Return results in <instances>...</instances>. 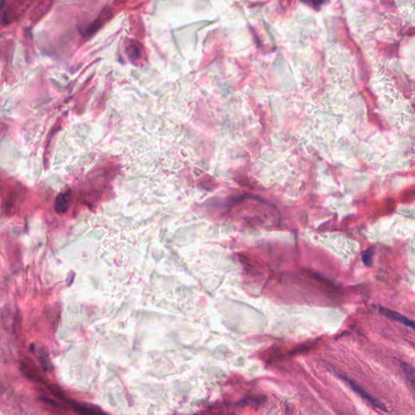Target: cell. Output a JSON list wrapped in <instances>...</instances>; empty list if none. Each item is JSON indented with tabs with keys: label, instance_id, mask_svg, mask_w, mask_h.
<instances>
[{
	"label": "cell",
	"instance_id": "cell-2",
	"mask_svg": "<svg viewBox=\"0 0 415 415\" xmlns=\"http://www.w3.org/2000/svg\"><path fill=\"white\" fill-rule=\"evenodd\" d=\"M72 201V192L71 191L63 192L58 195L54 202V209L58 213H64L68 211Z\"/></svg>",
	"mask_w": 415,
	"mask_h": 415
},
{
	"label": "cell",
	"instance_id": "cell-5",
	"mask_svg": "<svg viewBox=\"0 0 415 415\" xmlns=\"http://www.w3.org/2000/svg\"><path fill=\"white\" fill-rule=\"evenodd\" d=\"M373 253H374V251H373V249H368V250H366L365 252L363 254V261L367 266H370L371 264H372Z\"/></svg>",
	"mask_w": 415,
	"mask_h": 415
},
{
	"label": "cell",
	"instance_id": "cell-1",
	"mask_svg": "<svg viewBox=\"0 0 415 415\" xmlns=\"http://www.w3.org/2000/svg\"><path fill=\"white\" fill-rule=\"evenodd\" d=\"M339 375L342 378L343 380H345V381L349 384L350 388H352L353 390H354L355 393L360 395V396L363 397V399H365L367 402H369L371 405H373V406L376 407V408L379 409V410H381V411H386L385 407H384V405L382 404L381 402L378 401L376 398H374V397H373L372 395L367 393V392H366L363 388H361L359 384H357V383L352 381L351 379H348V378L344 376V375H341V374H339Z\"/></svg>",
	"mask_w": 415,
	"mask_h": 415
},
{
	"label": "cell",
	"instance_id": "cell-3",
	"mask_svg": "<svg viewBox=\"0 0 415 415\" xmlns=\"http://www.w3.org/2000/svg\"><path fill=\"white\" fill-rule=\"evenodd\" d=\"M380 311H381V313L383 315L387 316L388 318L393 320V321H398V322L402 323V324L406 325V326L415 329V323H414V321L409 320V319L406 318V317L402 316L401 314L397 313V312H395L393 311H391V310L383 308V307L380 308Z\"/></svg>",
	"mask_w": 415,
	"mask_h": 415
},
{
	"label": "cell",
	"instance_id": "cell-4",
	"mask_svg": "<svg viewBox=\"0 0 415 415\" xmlns=\"http://www.w3.org/2000/svg\"><path fill=\"white\" fill-rule=\"evenodd\" d=\"M401 367H402L403 373H404L405 375H406V378L408 379V381L410 382V384H411V386H412V388H415V368H414L412 366L408 364V363H404V362H402V363H401Z\"/></svg>",
	"mask_w": 415,
	"mask_h": 415
}]
</instances>
